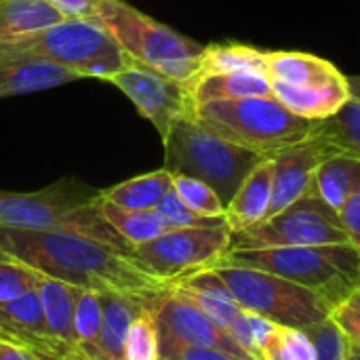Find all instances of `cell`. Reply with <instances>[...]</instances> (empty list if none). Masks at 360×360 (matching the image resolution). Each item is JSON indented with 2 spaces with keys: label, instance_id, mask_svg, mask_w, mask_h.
Here are the masks:
<instances>
[{
  "label": "cell",
  "instance_id": "obj_36",
  "mask_svg": "<svg viewBox=\"0 0 360 360\" xmlns=\"http://www.w3.org/2000/svg\"><path fill=\"white\" fill-rule=\"evenodd\" d=\"M331 321L338 325V329L356 346L360 348V312H356L354 308L340 304L333 308L331 312Z\"/></svg>",
  "mask_w": 360,
  "mask_h": 360
},
{
  "label": "cell",
  "instance_id": "obj_13",
  "mask_svg": "<svg viewBox=\"0 0 360 360\" xmlns=\"http://www.w3.org/2000/svg\"><path fill=\"white\" fill-rule=\"evenodd\" d=\"M333 154H338V150L319 133L308 141L276 152L272 156V200L266 217L281 213L283 209L306 196L316 169Z\"/></svg>",
  "mask_w": 360,
  "mask_h": 360
},
{
  "label": "cell",
  "instance_id": "obj_29",
  "mask_svg": "<svg viewBox=\"0 0 360 360\" xmlns=\"http://www.w3.org/2000/svg\"><path fill=\"white\" fill-rule=\"evenodd\" d=\"M259 360H319V350L306 329L278 325Z\"/></svg>",
  "mask_w": 360,
  "mask_h": 360
},
{
  "label": "cell",
  "instance_id": "obj_11",
  "mask_svg": "<svg viewBox=\"0 0 360 360\" xmlns=\"http://www.w3.org/2000/svg\"><path fill=\"white\" fill-rule=\"evenodd\" d=\"M105 82L114 84L131 99L137 112L154 124L160 139L167 137L177 120L192 112V97L184 80L165 76L137 61H131Z\"/></svg>",
  "mask_w": 360,
  "mask_h": 360
},
{
  "label": "cell",
  "instance_id": "obj_38",
  "mask_svg": "<svg viewBox=\"0 0 360 360\" xmlns=\"http://www.w3.org/2000/svg\"><path fill=\"white\" fill-rule=\"evenodd\" d=\"M63 19H86L93 21L97 0H46Z\"/></svg>",
  "mask_w": 360,
  "mask_h": 360
},
{
  "label": "cell",
  "instance_id": "obj_5",
  "mask_svg": "<svg viewBox=\"0 0 360 360\" xmlns=\"http://www.w3.org/2000/svg\"><path fill=\"white\" fill-rule=\"evenodd\" d=\"M93 21L108 30L133 61L184 82L196 76L205 46L129 2L97 0Z\"/></svg>",
  "mask_w": 360,
  "mask_h": 360
},
{
  "label": "cell",
  "instance_id": "obj_26",
  "mask_svg": "<svg viewBox=\"0 0 360 360\" xmlns=\"http://www.w3.org/2000/svg\"><path fill=\"white\" fill-rule=\"evenodd\" d=\"M101 215L110 224V228L133 249L137 245L150 243L167 232V226L162 224L160 215L156 211H133L122 209L114 202H108L99 198Z\"/></svg>",
  "mask_w": 360,
  "mask_h": 360
},
{
  "label": "cell",
  "instance_id": "obj_24",
  "mask_svg": "<svg viewBox=\"0 0 360 360\" xmlns=\"http://www.w3.org/2000/svg\"><path fill=\"white\" fill-rule=\"evenodd\" d=\"M171 188H173V173L162 167L158 171L137 175L112 188L101 190V198L122 209L154 211Z\"/></svg>",
  "mask_w": 360,
  "mask_h": 360
},
{
  "label": "cell",
  "instance_id": "obj_1",
  "mask_svg": "<svg viewBox=\"0 0 360 360\" xmlns=\"http://www.w3.org/2000/svg\"><path fill=\"white\" fill-rule=\"evenodd\" d=\"M0 251L42 276L97 293H158L171 287L148 274L129 251L76 232L0 228Z\"/></svg>",
  "mask_w": 360,
  "mask_h": 360
},
{
  "label": "cell",
  "instance_id": "obj_22",
  "mask_svg": "<svg viewBox=\"0 0 360 360\" xmlns=\"http://www.w3.org/2000/svg\"><path fill=\"white\" fill-rule=\"evenodd\" d=\"M360 188V160L348 154H333L316 169L308 194L323 200L335 213L344 209L350 196Z\"/></svg>",
  "mask_w": 360,
  "mask_h": 360
},
{
  "label": "cell",
  "instance_id": "obj_42",
  "mask_svg": "<svg viewBox=\"0 0 360 360\" xmlns=\"http://www.w3.org/2000/svg\"><path fill=\"white\" fill-rule=\"evenodd\" d=\"M346 306H350V308H354L356 312H360V287H356L348 297H346V302H344Z\"/></svg>",
  "mask_w": 360,
  "mask_h": 360
},
{
  "label": "cell",
  "instance_id": "obj_15",
  "mask_svg": "<svg viewBox=\"0 0 360 360\" xmlns=\"http://www.w3.org/2000/svg\"><path fill=\"white\" fill-rule=\"evenodd\" d=\"M0 338L23 344L32 350L65 354L49 338L38 291H27L15 300L0 302Z\"/></svg>",
  "mask_w": 360,
  "mask_h": 360
},
{
  "label": "cell",
  "instance_id": "obj_18",
  "mask_svg": "<svg viewBox=\"0 0 360 360\" xmlns=\"http://www.w3.org/2000/svg\"><path fill=\"white\" fill-rule=\"evenodd\" d=\"M171 287L184 297H188L202 314H207L224 331L232 327V323L243 310L213 268L186 276Z\"/></svg>",
  "mask_w": 360,
  "mask_h": 360
},
{
  "label": "cell",
  "instance_id": "obj_28",
  "mask_svg": "<svg viewBox=\"0 0 360 360\" xmlns=\"http://www.w3.org/2000/svg\"><path fill=\"white\" fill-rule=\"evenodd\" d=\"M338 152L360 160V101L352 99L331 118L323 120L316 131Z\"/></svg>",
  "mask_w": 360,
  "mask_h": 360
},
{
  "label": "cell",
  "instance_id": "obj_14",
  "mask_svg": "<svg viewBox=\"0 0 360 360\" xmlns=\"http://www.w3.org/2000/svg\"><path fill=\"white\" fill-rule=\"evenodd\" d=\"M74 80L80 78L51 59L15 44H0V99L53 89Z\"/></svg>",
  "mask_w": 360,
  "mask_h": 360
},
{
  "label": "cell",
  "instance_id": "obj_40",
  "mask_svg": "<svg viewBox=\"0 0 360 360\" xmlns=\"http://www.w3.org/2000/svg\"><path fill=\"white\" fill-rule=\"evenodd\" d=\"M36 360H89L82 352L78 354H55V352H46V350H32Z\"/></svg>",
  "mask_w": 360,
  "mask_h": 360
},
{
  "label": "cell",
  "instance_id": "obj_19",
  "mask_svg": "<svg viewBox=\"0 0 360 360\" xmlns=\"http://www.w3.org/2000/svg\"><path fill=\"white\" fill-rule=\"evenodd\" d=\"M36 291L42 304L49 338L61 348V352L78 354L80 348L76 344V333H74V310H76V297L80 293V287L44 276Z\"/></svg>",
  "mask_w": 360,
  "mask_h": 360
},
{
  "label": "cell",
  "instance_id": "obj_30",
  "mask_svg": "<svg viewBox=\"0 0 360 360\" xmlns=\"http://www.w3.org/2000/svg\"><path fill=\"white\" fill-rule=\"evenodd\" d=\"M276 327H278L276 323H272V321H268V319H264V316H259L255 312L240 310V314L236 316V321L228 329V335L240 346V350L245 354H249L251 359L259 360L262 350L270 342Z\"/></svg>",
  "mask_w": 360,
  "mask_h": 360
},
{
  "label": "cell",
  "instance_id": "obj_2",
  "mask_svg": "<svg viewBox=\"0 0 360 360\" xmlns=\"http://www.w3.org/2000/svg\"><path fill=\"white\" fill-rule=\"evenodd\" d=\"M99 198L101 190L74 177H65L38 192L0 190V228L65 230L131 253V247L103 219Z\"/></svg>",
  "mask_w": 360,
  "mask_h": 360
},
{
  "label": "cell",
  "instance_id": "obj_35",
  "mask_svg": "<svg viewBox=\"0 0 360 360\" xmlns=\"http://www.w3.org/2000/svg\"><path fill=\"white\" fill-rule=\"evenodd\" d=\"M160 360H255L251 356H238L217 348H198L181 344H160Z\"/></svg>",
  "mask_w": 360,
  "mask_h": 360
},
{
  "label": "cell",
  "instance_id": "obj_9",
  "mask_svg": "<svg viewBox=\"0 0 360 360\" xmlns=\"http://www.w3.org/2000/svg\"><path fill=\"white\" fill-rule=\"evenodd\" d=\"M232 232L226 224L209 228L167 230L158 238L131 249V257L154 278L177 281L217 266L230 251Z\"/></svg>",
  "mask_w": 360,
  "mask_h": 360
},
{
  "label": "cell",
  "instance_id": "obj_33",
  "mask_svg": "<svg viewBox=\"0 0 360 360\" xmlns=\"http://www.w3.org/2000/svg\"><path fill=\"white\" fill-rule=\"evenodd\" d=\"M44 276L23 264L21 259L0 251V302L15 300L27 291L38 289Z\"/></svg>",
  "mask_w": 360,
  "mask_h": 360
},
{
  "label": "cell",
  "instance_id": "obj_3",
  "mask_svg": "<svg viewBox=\"0 0 360 360\" xmlns=\"http://www.w3.org/2000/svg\"><path fill=\"white\" fill-rule=\"evenodd\" d=\"M190 118L207 131L264 158H272L289 146L308 141L319 129V122L291 114L274 95L194 103Z\"/></svg>",
  "mask_w": 360,
  "mask_h": 360
},
{
  "label": "cell",
  "instance_id": "obj_10",
  "mask_svg": "<svg viewBox=\"0 0 360 360\" xmlns=\"http://www.w3.org/2000/svg\"><path fill=\"white\" fill-rule=\"evenodd\" d=\"M350 243L340 215L312 194L302 196L281 213L234 232L230 249H285ZM352 245V243H350Z\"/></svg>",
  "mask_w": 360,
  "mask_h": 360
},
{
  "label": "cell",
  "instance_id": "obj_31",
  "mask_svg": "<svg viewBox=\"0 0 360 360\" xmlns=\"http://www.w3.org/2000/svg\"><path fill=\"white\" fill-rule=\"evenodd\" d=\"M173 190L181 198V202L194 213L209 219H224L226 205L217 196V192L205 181L188 175H173Z\"/></svg>",
  "mask_w": 360,
  "mask_h": 360
},
{
  "label": "cell",
  "instance_id": "obj_17",
  "mask_svg": "<svg viewBox=\"0 0 360 360\" xmlns=\"http://www.w3.org/2000/svg\"><path fill=\"white\" fill-rule=\"evenodd\" d=\"M272 200V158H264L238 186L226 205V226L230 232H243L266 219Z\"/></svg>",
  "mask_w": 360,
  "mask_h": 360
},
{
  "label": "cell",
  "instance_id": "obj_20",
  "mask_svg": "<svg viewBox=\"0 0 360 360\" xmlns=\"http://www.w3.org/2000/svg\"><path fill=\"white\" fill-rule=\"evenodd\" d=\"M268 76L289 86H316L346 78L331 61L302 51H268Z\"/></svg>",
  "mask_w": 360,
  "mask_h": 360
},
{
  "label": "cell",
  "instance_id": "obj_27",
  "mask_svg": "<svg viewBox=\"0 0 360 360\" xmlns=\"http://www.w3.org/2000/svg\"><path fill=\"white\" fill-rule=\"evenodd\" d=\"M167 291V289H165ZM150 297L146 308L133 319L124 338V360H160V335L156 323V304L160 295Z\"/></svg>",
  "mask_w": 360,
  "mask_h": 360
},
{
  "label": "cell",
  "instance_id": "obj_23",
  "mask_svg": "<svg viewBox=\"0 0 360 360\" xmlns=\"http://www.w3.org/2000/svg\"><path fill=\"white\" fill-rule=\"evenodd\" d=\"M61 19L46 0H0V44L34 36Z\"/></svg>",
  "mask_w": 360,
  "mask_h": 360
},
{
  "label": "cell",
  "instance_id": "obj_16",
  "mask_svg": "<svg viewBox=\"0 0 360 360\" xmlns=\"http://www.w3.org/2000/svg\"><path fill=\"white\" fill-rule=\"evenodd\" d=\"M272 95L291 114L314 122L335 116L350 101L348 76L338 82L316 86H289L283 82H272Z\"/></svg>",
  "mask_w": 360,
  "mask_h": 360
},
{
  "label": "cell",
  "instance_id": "obj_7",
  "mask_svg": "<svg viewBox=\"0 0 360 360\" xmlns=\"http://www.w3.org/2000/svg\"><path fill=\"white\" fill-rule=\"evenodd\" d=\"M243 310L255 312L276 325L310 329L331 319L333 304L308 287L283 276L219 262L213 266Z\"/></svg>",
  "mask_w": 360,
  "mask_h": 360
},
{
  "label": "cell",
  "instance_id": "obj_4",
  "mask_svg": "<svg viewBox=\"0 0 360 360\" xmlns=\"http://www.w3.org/2000/svg\"><path fill=\"white\" fill-rule=\"evenodd\" d=\"M221 262L283 276L323 293L333 306L344 304L346 297L360 287V249L350 243L285 249H230Z\"/></svg>",
  "mask_w": 360,
  "mask_h": 360
},
{
  "label": "cell",
  "instance_id": "obj_21",
  "mask_svg": "<svg viewBox=\"0 0 360 360\" xmlns=\"http://www.w3.org/2000/svg\"><path fill=\"white\" fill-rule=\"evenodd\" d=\"M192 105L213 99H245V97H270L272 80L266 72H228L196 76L186 82Z\"/></svg>",
  "mask_w": 360,
  "mask_h": 360
},
{
  "label": "cell",
  "instance_id": "obj_43",
  "mask_svg": "<svg viewBox=\"0 0 360 360\" xmlns=\"http://www.w3.org/2000/svg\"><path fill=\"white\" fill-rule=\"evenodd\" d=\"M352 354H354V360H360V348H356L354 344H352Z\"/></svg>",
  "mask_w": 360,
  "mask_h": 360
},
{
  "label": "cell",
  "instance_id": "obj_34",
  "mask_svg": "<svg viewBox=\"0 0 360 360\" xmlns=\"http://www.w3.org/2000/svg\"><path fill=\"white\" fill-rule=\"evenodd\" d=\"M162 224L167 226V230H181V228H209V226H219V224H226V219H209V217H202L198 213H194L192 209H188L181 198L175 194V190L171 188L165 198L158 202V207L154 209Z\"/></svg>",
  "mask_w": 360,
  "mask_h": 360
},
{
  "label": "cell",
  "instance_id": "obj_39",
  "mask_svg": "<svg viewBox=\"0 0 360 360\" xmlns=\"http://www.w3.org/2000/svg\"><path fill=\"white\" fill-rule=\"evenodd\" d=\"M0 360H36L32 348L17 344L13 340L0 338Z\"/></svg>",
  "mask_w": 360,
  "mask_h": 360
},
{
  "label": "cell",
  "instance_id": "obj_32",
  "mask_svg": "<svg viewBox=\"0 0 360 360\" xmlns=\"http://www.w3.org/2000/svg\"><path fill=\"white\" fill-rule=\"evenodd\" d=\"M101 321H103L101 293L80 289L76 297V310H74V333H76V344L80 350L99 344Z\"/></svg>",
  "mask_w": 360,
  "mask_h": 360
},
{
  "label": "cell",
  "instance_id": "obj_12",
  "mask_svg": "<svg viewBox=\"0 0 360 360\" xmlns=\"http://www.w3.org/2000/svg\"><path fill=\"white\" fill-rule=\"evenodd\" d=\"M156 323L160 344H181L198 348H217L238 356H249L240 346L217 327L207 314H202L188 297L169 287L156 304Z\"/></svg>",
  "mask_w": 360,
  "mask_h": 360
},
{
  "label": "cell",
  "instance_id": "obj_8",
  "mask_svg": "<svg viewBox=\"0 0 360 360\" xmlns=\"http://www.w3.org/2000/svg\"><path fill=\"white\" fill-rule=\"evenodd\" d=\"M11 44L51 59L78 78L108 80L133 61L108 30L86 19H61L59 23Z\"/></svg>",
  "mask_w": 360,
  "mask_h": 360
},
{
  "label": "cell",
  "instance_id": "obj_25",
  "mask_svg": "<svg viewBox=\"0 0 360 360\" xmlns=\"http://www.w3.org/2000/svg\"><path fill=\"white\" fill-rule=\"evenodd\" d=\"M228 72H266L268 74V51H262L243 42L207 44L202 51L196 76L228 74Z\"/></svg>",
  "mask_w": 360,
  "mask_h": 360
},
{
  "label": "cell",
  "instance_id": "obj_37",
  "mask_svg": "<svg viewBox=\"0 0 360 360\" xmlns=\"http://www.w3.org/2000/svg\"><path fill=\"white\" fill-rule=\"evenodd\" d=\"M342 228L348 234V240L360 249V188L350 196V200L344 205V209L338 213Z\"/></svg>",
  "mask_w": 360,
  "mask_h": 360
},
{
  "label": "cell",
  "instance_id": "obj_41",
  "mask_svg": "<svg viewBox=\"0 0 360 360\" xmlns=\"http://www.w3.org/2000/svg\"><path fill=\"white\" fill-rule=\"evenodd\" d=\"M348 89H350V97L360 101V76H348Z\"/></svg>",
  "mask_w": 360,
  "mask_h": 360
},
{
  "label": "cell",
  "instance_id": "obj_6",
  "mask_svg": "<svg viewBox=\"0 0 360 360\" xmlns=\"http://www.w3.org/2000/svg\"><path fill=\"white\" fill-rule=\"evenodd\" d=\"M162 146L167 171L205 181L224 205L230 202L245 177L264 160V156L207 131L190 116L171 127Z\"/></svg>",
  "mask_w": 360,
  "mask_h": 360
}]
</instances>
